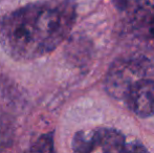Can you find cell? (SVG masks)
Returning <instances> with one entry per match:
<instances>
[{
    "instance_id": "6da1fadb",
    "label": "cell",
    "mask_w": 154,
    "mask_h": 153,
    "mask_svg": "<svg viewBox=\"0 0 154 153\" xmlns=\"http://www.w3.org/2000/svg\"><path fill=\"white\" fill-rule=\"evenodd\" d=\"M75 21L70 1L37 2L8 13L0 20V44L16 60H32L53 51Z\"/></svg>"
},
{
    "instance_id": "7a4b0ae2",
    "label": "cell",
    "mask_w": 154,
    "mask_h": 153,
    "mask_svg": "<svg viewBox=\"0 0 154 153\" xmlns=\"http://www.w3.org/2000/svg\"><path fill=\"white\" fill-rule=\"evenodd\" d=\"M71 147L73 153H148L140 142L128 139L119 130L106 127L77 132Z\"/></svg>"
},
{
    "instance_id": "3957f363",
    "label": "cell",
    "mask_w": 154,
    "mask_h": 153,
    "mask_svg": "<svg viewBox=\"0 0 154 153\" xmlns=\"http://www.w3.org/2000/svg\"><path fill=\"white\" fill-rule=\"evenodd\" d=\"M125 99L130 109L138 116L154 115V80L143 78L136 81L129 88Z\"/></svg>"
},
{
    "instance_id": "277c9868",
    "label": "cell",
    "mask_w": 154,
    "mask_h": 153,
    "mask_svg": "<svg viewBox=\"0 0 154 153\" xmlns=\"http://www.w3.org/2000/svg\"><path fill=\"white\" fill-rule=\"evenodd\" d=\"M132 75H138L135 67L130 64L121 63L109 72L106 80V87L109 93L116 98H125L129 88L135 83L132 80Z\"/></svg>"
},
{
    "instance_id": "5b68a950",
    "label": "cell",
    "mask_w": 154,
    "mask_h": 153,
    "mask_svg": "<svg viewBox=\"0 0 154 153\" xmlns=\"http://www.w3.org/2000/svg\"><path fill=\"white\" fill-rule=\"evenodd\" d=\"M15 139V126L8 115L0 111V153L13 145Z\"/></svg>"
},
{
    "instance_id": "8992f818",
    "label": "cell",
    "mask_w": 154,
    "mask_h": 153,
    "mask_svg": "<svg viewBox=\"0 0 154 153\" xmlns=\"http://www.w3.org/2000/svg\"><path fill=\"white\" fill-rule=\"evenodd\" d=\"M24 153H56L53 133L40 135Z\"/></svg>"
},
{
    "instance_id": "52a82bcc",
    "label": "cell",
    "mask_w": 154,
    "mask_h": 153,
    "mask_svg": "<svg viewBox=\"0 0 154 153\" xmlns=\"http://www.w3.org/2000/svg\"><path fill=\"white\" fill-rule=\"evenodd\" d=\"M150 31H151V34H152V37L154 39V17H153V19H152V22H151Z\"/></svg>"
}]
</instances>
